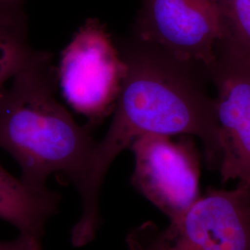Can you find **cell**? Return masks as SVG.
<instances>
[{"mask_svg": "<svg viewBox=\"0 0 250 250\" xmlns=\"http://www.w3.org/2000/svg\"><path fill=\"white\" fill-rule=\"evenodd\" d=\"M24 0H0V11H21L23 10Z\"/></svg>", "mask_w": 250, "mask_h": 250, "instance_id": "cell-12", "label": "cell"}, {"mask_svg": "<svg viewBox=\"0 0 250 250\" xmlns=\"http://www.w3.org/2000/svg\"><path fill=\"white\" fill-rule=\"evenodd\" d=\"M130 148L134 156L132 186L170 221L200 197V156L192 136L173 140L168 135L145 134Z\"/></svg>", "mask_w": 250, "mask_h": 250, "instance_id": "cell-6", "label": "cell"}, {"mask_svg": "<svg viewBox=\"0 0 250 250\" xmlns=\"http://www.w3.org/2000/svg\"><path fill=\"white\" fill-rule=\"evenodd\" d=\"M126 74V64L107 28L90 18L62 55L58 79L73 109L98 125L113 112Z\"/></svg>", "mask_w": 250, "mask_h": 250, "instance_id": "cell-4", "label": "cell"}, {"mask_svg": "<svg viewBox=\"0 0 250 250\" xmlns=\"http://www.w3.org/2000/svg\"><path fill=\"white\" fill-rule=\"evenodd\" d=\"M60 201V194L31 188L0 166V219L20 233L42 242L45 224L57 214Z\"/></svg>", "mask_w": 250, "mask_h": 250, "instance_id": "cell-8", "label": "cell"}, {"mask_svg": "<svg viewBox=\"0 0 250 250\" xmlns=\"http://www.w3.org/2000/svg\"><path fill=\"white\" fill-rule=\"evenodd\" d=\"M0 250H43L42 242L37 241L25 234L20 233L14 240L0 241Z\"/></svg>", "mask_w": 250, "mask_h": 250, "instance_id": "cell-11", "label": "cell"}, {"mask_svg": "<svg viewBox=\"0 0 250 250\" xmlns=\"http://www.w3.org/2000/svg\"><path fill=\"white\" fill-rule=\"evenodd\" d=\"M213 71L221 176L250 187V62L224 55Z\"/></svg>", "mask_w": 250, "mask_h": 250, "instance_id": "cell-7", "label": "cell"}, {"mask_svg": "<svg viewBox=\"0 0 250 250\" xmlns=\"http://www.w3.org/2000/svg\"><path fill=\"white\" fill-rule=\"evenodd\" d=\"M35 51L28 42L24 10L0 11V93Z\"/></svg>", "mask_w": 250, "mask_h": 250, "instance_id": "cell-9", "label": "cell"}, {"mask_svg": "<svg viewBox=\"0 0 250 250\" xmlns=\"http://www.w3.org/2000/svg\"><path fill=\"white\" fill-rule=\"evenodd\" d=\"M134 25L139 40L181 62L214 70L224 27L216 0H140Z\"/></svg>", "mask_w": 250, "mask_h": 250, "instance_id": "cell-5", "label": "cell"}, {"mask_svg": "<svg viewBox=\"0 0 250 250\" xmlns=\"http://www.w3.org/2000/svg\"><path fill=\"white\" fill-rule=\"evenodd\" d=\"M57 80L51 55L36 50L0 93V148L18 162L22 182L39 190L54 173L74 185L97 145L55 99Z\"/></svg>", "mask_w": 250, "mask_h": 250, "instance_id": "cell-2", "label": "cell"}, {"mask_svg": "<svg viewBox=\"0 0 250 250\" xmlns=\"http://www.w3.org/2000/svg\"><path fill=\"white\" fill-rule=\"evenodd\" d=\"M118 49L126 74L107 134L92 152L80 178L74 184L83 212L72 230V241L85 246L100 226L99 194L111 163L145 134L197 136L205 146L208 162L219 163V127L214 101L198 89L188 64L159 47L131 36Z\"/></svg>", "mask_w": 250, "mask_h": 250, "instance_id": "cell-1", "label": "cell"}, {"mask_svg": "<svg viewBox=\"0 0 250 250\" xmlns=\"http://www.w3.org/2000/svg\"><path fill=\"white\" fill-rule=\"evenodd\" d=\"M224 27V55L250 62V0H216Z\"/></svg>", "mask_w": 250, "mask_h": 250, "instance_id": "cell-10", "label": "cell"}, {"mask_svg": "<svg viewBox=\"0 0 250 250\" xmlns=\"http://www.w3.org/2000/svg\"><path fill=\"white\" fill-rule=\"evenodd\" d=\"M126 242L130 250H250V187L210 188L168 226L145 223Z\"/></svg>", "mask_w": 250, "mask_h": 250, "instance_id": "cell-3", "label": "cell"}]
</instances>
